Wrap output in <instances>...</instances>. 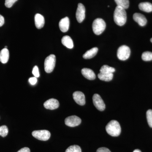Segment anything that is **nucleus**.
Instances as JSON below:
<instances>
[{"label":"nucleus","instance_id":"nucleus-1","mask_svg":"<svg viewBox=\"0 0 152 152\" xmlns=\"http://www.w3.org/2000/svg\"><path fill=\"white\" fill-rule=\"evenodd\" d=\"M114 20L115 23L118 26H124L127 20L126 12L125 9L117 6L114 12Z\"/></svg>","mask_w":152,"mask_h":152},{"label":"nucleus","instance_id":"nucleus-2","mask_svg":"<svg viewBox=\"0 0 152 152\" xmlns=\"http://www.w3.org/2000/svg\"><path fill=\"white\" fill-rule=\"evenodd\" d=\"M107 133L112 137H118L121 134V126L118 122L115 120L110 121L106 127Z\"/></svg>","mask_w":152,"mask_h":152},{"label":"nucleus","instance_id":"nucleus-3","mask_svg":"<svg viewBox=\"0 0 152 152\" xmlns=\"http://www.w3.org/2000/svg\"><path fill=\"white\" fill-rule=\"evenodd\" d=\"M106 25L104 21L102 19H96L93 23V31L95 34L100 35L105 29Z\"/></svg>","mask_w":152,"mask_h":152},{"label":"nucleus","instance_id":"nucleus-4","mask_svg":"<svg viewBox=\"0 0 152 152\" xmlns=\"http://www.w3.org/2000/svg\"><path fill=\"white\" fill-rule=\"evenodd\" d=\"M56 57L54 55L51 54L47 57L45 61V71L48 73H50L53 71L56 66Z\"/></svg>","mask_w":152,"mask_h":152},{"label":"nucleus","instance_id":"nucleus-5","mask_svg":"<svg viewBox=\"0 0 152 152\" xmlns=\"http://www.w3.org/2000/svg\"><path fill=\"white\" fill-rule=\"evenodd\" d=\"M131 50L129 47L126 45L121 46L118 49L117 56L121 61L127 60L130 56Z\"/></svg>","mask_w":152,"mask_h":152},{"label":"nucleus","instance_id":"nucleus-6","mask_svg":"<svg viewBox=\"0 0 152 152\" xmlns=\"http://www.w3.org/2000/svg\"><path fill=\"white\" fill-rule=\"evenodd\" d=\"M32 134L34 137L41 141H47L50 137L51 134L49 131L46 130L34 131Z\"/></svg>","mask_w":152,"mask_h":152},{"label":"nucleus","instance_id":"nucleus-7","mask_svg":"<svg viewBox=\"0 0 152 152\" xmlns=\"http://www.w3.org/2000/svg\"><path fill=\"white\" fill-rule=\"evenodd\" d=\"M93 101L94 105L100 111H103L105 109V104L99 95L95 94L93 96Z\"/></svg>","mask_w":152,"mask_h":152},{"label":"nucleus","instance_id":"nucleus-8","mask_svg":"<svg viewBox=\"0 0 152 152\" xmlns=\"http://www.w3.org/2000/svg\"><path fill=\"white\" fill-rule=\"evenodd\" d=\"M81 123V119L76 115L71 116L66 118L65 120V124L68 126L74 127L79 126Z\"/></svg>","mask_w":152,"mask_h":152},{"label":"nucleus","instance_id":"nucleus-9","mask_svg":"<svg viewBox=\"0 0 152 152\" xmlns=\"http://www.w3.org/2000/svg\"><path fill=\"white\" fill-rule=\"evenodd\" d=\"M85 13H86V9L84 6L80 3L78 5L77 9L76 12V17L77 21L79 23H82L85 18Z\"/></svg>","mask_w":152,"mask_h":152},{"label":"nucleus","instance_id":"nucleus-10","mask_svg":"<svg viewBox=\"0 0 152 152\" xmlns=\"http://www.w3.org/2000/svg\"><path fill=\"white\" fill-rule=\"evenodd\" d=\"M44 106L46 109L48 110H55L59 107V103L56 99H51L44 103Z\"/></svg>","mask_w":152,"mask_h":152},{"label":"nucleus","instance_id":"nucleus-11","mask_svg":"<svg viewBox=\"0 0 152 152\" xmlns=\"http://www.w3.org/2000/svg\"><path fill=\"white\" fill-rule=\"evenodd\" d=\"M75 102L80 105L83 106L86 104V99L83 93L80 91H76L73 94Z\"/></svg>","mask_w":152,"mask_h":152},{"label":"nucleus","instance_id":"nucleus-12","mask_svg":"<svg viewBox=\"0 0 152 152\" xmlns=\"http://www.w3.org/2000/svg\"><path fill=\"white\" fill-rule=\"evenodd\" d=\"M133 19L141 26H144L147 24V20L144 15L136 13L133 15Z\"/></svg>","mask_w":152,"mask_h":152},{"label":"nucleus","instance_id":"nucleus-13","mask_svg":"<svg viewBox=\"0 0 152 152\" xmlns=\"http://www.w3.org/2000/svg\"><path fill=\"white\" fill-rule=\"evenodd\" d=\"M69 19L68 17L64 18L60 20L59 26L60 29L62 32L65 33L67 31L69 28Z\"/></svg>","mask_w":152,"mask_h":152},{"label":"nucleus","instance_id":"nucleus-14","mask_svg":"<svg viewBox=\"0 0 152 152\" xmlns=\"http://www.w3.org/2000/svg\"><path fill=\"white\" fill-rule=\"evenodd\" d=\"M82 75L86 78L89 80H94L96 79L95 73L92 70L88 68H84L81 71Z\"/></svg>","mask_w":152,"mask_h":152},{"label":"nucleus","instance_id":"nucleus-15","mask_svg":"<svg viewBox=\"0 0 152 152\" xmlns=\"http://www.w3.org/2000/svg\"><path fill=\"white\" fill-rule=\"evenodd\" d=\"M35 24L36 28L38 29H41L45 25V18L42 15L37 14L35 16Z\"/></svg>","mask_w":152,"mask_h":152},{"label":"nucleus","instance_id":"nucleus-16","mask_svg":"<svg viewBox=\"0 0 152 152\" xmlns=\"http://www.w3.org/2000/svg\"><path fill=\"white\" fill-rule=\"evenodd\" d=\"M10 57V53L7 48H4L0 52V61L2 64L7 63Z\"/></svg>","mask_w":152,"mask_h":152},{"label":"nucleus","instance_id":"nucleus-17","mask_svg":"<svg viewBox=\"0 0 152 152\" xmlns=\"http://www.w3.org/2000/svg\"><path fill=\"white\" fill-rule=\"evenodd\" d=\"M61 42L64 46L67 48H68L72 49L73 48V42L72 38L69 36H64L62 39Z\"/></svg>","mask_w":152,"mask_h":152},{"label":"nucleus","instance_id":"nucleus-18","mask_svg":"<svg viewBox=\"0 0 152 152\" xmlns=\"http://www.w3.org/2000/svg\"><path fill=\"white\" fill-rule=\"evenodd\" d=\"M98 49L97 48H94L86 52L83 56V58L86 59L92 58L97 53Z\"/></svg>","mask_w":152,"mask_h":152},{"label":"nucleus","instance_id":"nucleus-19","mask_svg":"<svg viewBox=\"0 0 152 152\" xmlns=\"http://www.w3.org/2000/svg\"><path fill=\"white\" fill-rule=\"evenodd\" d=\"M139 7L141 10L146 12H152V4L150 3H141L139 5Z\"/></svg>","mask_w":152,"mask_h":152},{"label":"nucleus","instance_id":"nucleus-20","mask_svg":"<svg viewBox=\"0 0 152 152\" xmlns=\"http://www.w3.org/2000/svg\"><path fill=\"white\" fill-rule=\"evenodd\" d=\"M98 76L99 78L101 80L106 82L110 81L113 77V73H103L100 72L98 74Z\"/></svg>","mask_w":152,"mask_h":152},{"label":"nucleus","instance_id":"nucleus-21","mask_svg":"<svg viewBox=\"0 0 152 152\" xmlns=\"http://www.w3.org/2000/svg\"><path fill=\"white\" fill-rule=\"evenodd\" d=\"M118 6L121 7L123 8L127 9L129 6V0H115Z\"/></svg>","mask_w":152,"mask_h":152},{"label":"nucleus","instance_id":"nucleus-22","mask_svg":"<svg viewBox=\"0 0 152 152\" xmlns=\"http://www.w3.org/2000/svg\"><path fill=\"white\" fill-rule=\"evenodd\" d=\"M115 71L114 68L109 66L108 65H104L101 67L100 72L103 73L111 74L113 73Z\"/></svg>","mask_w":152,"mask_h":152},{"label":"nucleus","instance_id":"nucleus-23","mask_svg":"<svg viewBox=\"0 0 152 152\" xmlns=\"http://www.w3.org/2000/svg\"><path fill=\"white\" fill-rule=\"evenodd\" d=\"M142 59L145 61L152 60V53L151 52H145L143 53L142 56Z\"/></svg>","mask_w":152,"mask_h":152},{"label":"nucleus","instance_id":"nucleus-24","mask_svg":"<svg viewBox=\"0 0 152 152\" xmlns=\"http://www.w3.org/2000/svg\"><path fill=\"white\" fill-rule=\"evenodd\" d=\"M65 152H82V150L79 146L74 145L69 147Z\"/></svg>","mask_w":152,"mask_h":152},{"label":"nucleus","instance_id":"nucleus-25","mask_svg":"<svg viewBox=\"0 0 152 152\" xmlns=\"http://www.w3.org/2000/svg\"><path fill=\"white\" fill-rule=\"evenodd\" d=\"M8 132V129L7 126L4 125L0 126V136L4 137L7 135Z\"/></svg>","mask_w":152,"mask_h":152},{"label":"nucleus","instance_id":"nucleus-26","mask_svg":"<svg viewBox=\"0 0 152 152\" xmlns=\"http://www.w3.org/2000/svg\"><path fill=\"white\" fill-rule=\"evenodd\" d=\"M147 121L149 126L152 128V110H149L147 111L146 113Z\"/></svg>","mask_w":152,"mask_h":152},{"label":"nucleus","instance_id":"nucleus-27","mask_svg":"<svg viewBox=\"0 0 152 152\" xmlns=\"http://www.w3.org/2000/svg\"><path fill=\"white\" fill-rule=\"evenodd\" d=\"M18 1V0H5V5L7 7L10 8L12 7L13 5L16 2Z\"/></svg>","mask_w":152,"mask_h":152},{"label":"nucleus","instance_id":"nucleus-28","mask_svg":"<svg viewBox=\"0 0 152 152\" xmlns=\"http://www.w3.org/2000/svg\"><path fill=\"white\" fill-rule=\"evenodd\" d=\"M32 74L34 76L36 77H39L40 76L39 72V68L37 66H35L33 69Z\"/></svg>","mask_w":152,"mask_h":152},{"label":"nucleus","instance_id":"nucleus-29","mask_svg":"<svg viewBox=\"0 0 152 152\" xmlns=\"http://www.w3.org/2000/svg\"><path fill=\"white\" fill-rule=\"evenodd\" d=\"M29 82L31 85H35L37 82V79L36 77H32L29 79Z\"/></svg>","mask_w":152,"mask_h":152},{"label":"nucleus","instance_id":"nucleus-30","mask_svg":"<svg viewBox=\"0 0 152 152\" xmlns=\"http://www.w3.org/2000/svg\"><path fill=\"white\" fill-rule=\"evenodd\" d=\"M96 152H111L109 149L106 148H101L97 150Z\"/></svg>","mask_w":152,"mask_h":152},{"label":"nucleus","instance_id":"nucleus-31","mask_svg":"<svg viewBox=\"0 0 152 152\" xmlns=\"http://www.w3.org/2000/svg\"><path fill=\"white\" fill-rule=\"evenodd\" d=\"M18 152H31V151H30V150L29 148L26 147V148L21 149Z\"/></svg>","mask_w":152,"mask_h":152},{"label":"nucleus","instance_id":"nucleus-32","mask_svg":"<svg viewBox=\"0 0 152 152\" xmlns=\"http://www.w3.org/2000/svg\"><path fill=\"white\" fill-rule=\"evenodd\" d=\"M4 23V17L0 15V27H1Z\"/></svg>","mask_w":152,"mask_h":152},{"label":"nucleus","instance_id":"nucleus-33","mask_svg":"<svg viewBox=\"0 0 152 152\" xmlns=\"http://www.w3.org/2000/svg\"><path fill=\"white\" fill-rule=\"evenodd\" d=\"M133 152H141L140 150L139 149H136L134 150Z\"/></svg>","mask_w":152,"mask_h":152},{"label":"nucleus","instance_id":"nucleus-34","mask_svg":"<svg viewBox=\"0 0 152 152\" xmlns=\"http://www.w3.org/2000/svg\"><path fill=\"white\" fill-rule=\"evenodd\" d=\"M5 48H7V46L5 47Z\"/></svg>","mask_w":152,"mask_h":152},{"label":"nucleus","instance_id":"nucleus-35","mask_svg":"<svg viewBox=\"0 0 152 152\" xmlns=\"http://www.w3.org/2000/svg\"><path fill=\"white\" fill-rule=\"evenodd\" d=\"M151 42L152 43V38H151Z\"/></svg>","mask_w":152,"mask_h":152}]
</instances>
